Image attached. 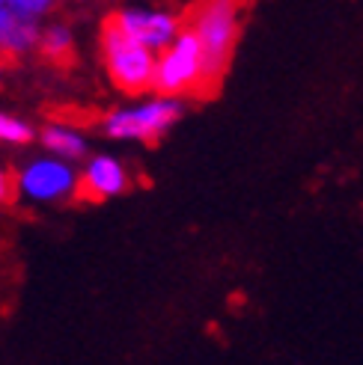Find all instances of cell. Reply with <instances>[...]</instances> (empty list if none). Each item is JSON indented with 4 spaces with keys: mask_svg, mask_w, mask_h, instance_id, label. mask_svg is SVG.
<instances>
[{
    "mask_svg": "<svg viewBox=\"0 0 363 365\" xmlns=\"http://www.w3.org/2000/svg\"><path fill=\"white\" fill-rule=\"evenodd\" d=\"M188 27L197 33L206 53L209 83L214 86L229 68V60L242 33V0H197L188 15Z\"/></svg>",
    "mask_w": 363,
    "mask_h": 365,
    "instance_id": "6da1fadb",
    "label": "cell"
},
{
    "mask_svg": "<svg viewBox=\"0 0 363 365\" xmlns=\"http://www.w3.org/2000/svg\"><path fill=\"white\" fill-rule=\"evenodd\" d=\"M99 53L111 83L125 96H143L155 89V66L158 53L146 45L134 42L129 33H122L111 18L101 21L99 30Z\"/></svg>",
    "mask_w": 363,
    "mask_h": 365,
    "instance_id": "7a4b0ae2",
    "label": "cell"
},
{
    "mask_svg": "<svg viewBox=\"0 0 363 365\" xmlns=\"http://www.w3.org/2000/svg\"><path fill=\"white\" fill-rule=\"evenodd\" d=\"M185 104L176 96H149L137 104L116 107L101 119V131L111 140H125V143H158L167 137L179 125Z\"/></svg>",
    "mask_w": 363,
    "mask_h": 365,
    "instance_id": "3957f363",
    "label": "cell"
},
{
    "mask_svg": "<svg viewBox=\"0 0 363 365\" xmlns=\"http://www.w3.org/2000/svg\"><path fill=\"white\" fill-rule=\"evenodd\" d=\"M212 89L209 83V68H206V53L199 45L197 33L185 24L176 39L158 53L155 66V93L161 96H176L185 98L194 93H206Z\"/></svg>",
    "mask_w": 363,
    "mask_h": 365,
    "instance_id": "277c9868",
    "label": "cell"
},
{
    "mask_svg": "<svg viewBox=\"0 0 363 365\" xmlns=\"http://www.w3.org/2000/svg\"><path fill=\"white\" fill-rule=\"evenodd\" d=\"M15 193L36 205L66 202V199L81 196V170L57 155H36L18 167Z\"/></svg>",
    "mask_w": 363,
    "mask_h": 365,
    "instance_id": "5b68a950",
    "label": "cell"
},
{
    "mask_svg": "<svg viewBox=\"0 0 363 365\" xmlns=\"http://www.w3.org/2000/svg\"><path fill=\"white\" fill-rule=\"evenodd\" d=\"M107 18H111L122 33H129L134 42L146 45L155 53H161L185 30L182 15H176L173 9H158V6H146V4H125V6L114 9Z\"/></svg>",
    "mask_w": 363,
    "mask_h": 365,
    "instance_id": "8992f818",
    "label": "cell"
},
{
    "mask_svg": "<svg viewBox=\"0 0 363 365\" xmlns=\"http://www.w3.org/2000/svg\"><path fill=\"white\" fill-rule=\"evenodd\" d=\"M129 190V170L114 155H89L81 170V196L104 202Z\"/></svg>",
    "mask_w": 363,
    "mask_h": 365,
    "instance_id": "52a82bcc",
    "label": "cell"
},
{
    "mask_svg": "<svg viewBox=\"0 0 363 365\" xmlns=\"http://www.w3.org/2000/svg\"><path fill=\"white\" fill-rule=\"evenodd\" d=\"M42 21L21 15L12 0H0V53L4 57H24L39 48Z\"/></svg>",
    "mask_w": 363,
    "mask_h": 365,
    "instance_id": "ba28073f",
    "label": "cell"
},
{
    "mask_svg": "<svg viewBox=\"0 0 363 365\" xmlns=\"http://www.w3.org/2000/svg\"><path fill=\"white\" fill-rule=\"evenodd\" d=\"M39 143L48 155H57L63 160H81L86 158L89 152V143H86V134L78 131L75 125H63V122H51L39 131Z\"/></svg>",
    "mask_w": 363,
    "mask_h": 365,
    "instance_id": "9c48e42d",
    "label": "cell"
},
{
    "mask_svg": "<svg viewBox=\"0 0 363 365\" xmlns=\"http://www.w3.org/2000/svg\"><path fill=\"white\" fill-rule=\"evenodd\" d=\"M36 51L51 63H66L75 53V33L66 21H42L39 48Z\"/></svg>",
    "mask_w": 363,
    "mask_h": 365,
    "instance_id": "30bf717a",
    "label": "cell"
},
{
    "mask_svg": "<svg viewBox=\"0 0 363 365\" xmlns=\"http://www.w3.org/2000/svg\"><path fill=\"white\" fill-rule=\"evenodd\" d=\"M33 125L27 119H18L12 113H4L0 110V145H15V149H21V145H30L33 143Z\"/></svg>",
    "mask_w": 363,
    "mask_h": 365,
    "instance_id": "8fae6325",
    "label": "cell"
},
{
    "mask_svg": "<svg viewBox=\"0 0 363 365\" xmlns=\"http://www.w3.org/2000/svg\"><path fill=\"white\" fill-rule=\"evenodd\" d=\"M12 4H15L18 12L27 15V18H33V21H45V18L60 6L63 0H12Z\"/></svg>",
    "mask_w": 363,
    "mask_h": 365,
    "instance_id": "7c38bea8",
    "label": "cell"
},
{
    "mask_svg": "<svg viewBox=\"0 0 363 365\" xmlns=\"http://www.w3.org/2000/svg\"><path fill=\"white\" fill-rule=\"evenodd\" d=\"M12 196H15V178L0 167V202H9Z\"/></svg>",
    "mask_w": 363,
    "mask_h": 365,
    "instance_id": "4fadbf2b",
    "label": "cell"
},
{
    "mask_svg": "<svg viewBox=\"0 0 363 365\" xmlns=\"http://www.w3.org/2000/svg\"><path fill=\"white\" fill-rule=\"evenodd\" d=\"M78 4H89V6H93V4H114V0H78Z\"/></svg>",
    "mask_w": 363,
    "mask_h": 365,
    "instance_id": "5bb4252c",
    "label": "cell"
}]
</instances>
